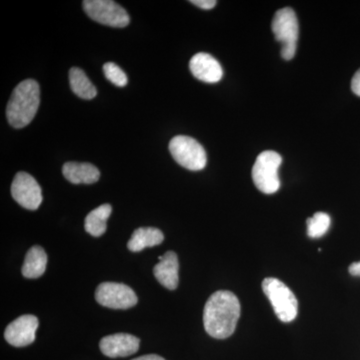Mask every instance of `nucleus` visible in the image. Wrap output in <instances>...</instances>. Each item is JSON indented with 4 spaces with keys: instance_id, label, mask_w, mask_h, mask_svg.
Instances as JSON below:
<instances>
[{
    "instance_id": "nucleus-1",
    "label": "nucleus",
    "mask_w": 360,
    "mask_h": 360,
    "mask_svg": "<svg viewBox=\"0 0 360 360\" xmlns=\"http://www.w3.org/2000/svg\"><path fill=\"white\" fill-rule=\"evenodd\" d=\"M240 316V303L231 291L213 293L203 310L205 329L212 338L225 340L233 335Z\"/></svg>"
},
{
    "instance_id": "nucleus-2",
    "label": "nucleus",
    "mask_w": 360,
    "mask_h": 360,
    "mask_svg": "<svg viewBox=\"0 0 360 360\" xmlns=\"http://www.w3.org/2000/svg\"><path fill=\"white\" fill-rule=\"evenodd\" d=\"M39 84L33 79L20 82L13 90L7 104L6 116L9 124L14 129H22L30 124L39 110Z\"/></svg>"
},
{
    "instance_id": "nucleus-3",
    "label": "nucleus",
    "mask_w": 360,
    "mask_h": 360,
    "mask_svg": "<svg viewBox=\"0 0 360 360\" xmlns=\"http://www.w3.org/2000/svg\"><path fill=\"white\" fill-rule=\"evenodd\" d=\"M262 290L271 302L276 316L281 321H295L298 312V302L292 291L283 281L267 277L262 283Z\"/></svg>"
},
{
    "instance_id": "nucleus-4",
    "label": "nucleus",
    "mask_w": 360,
    "mask_h": 360,
    "mask_svg": "<svg viewBox=\"0 0 360 360\" xmlns=\"http://www.w3.org/2000/svg\"><path fill=\"white\" fill-rule=\"evenodd\" d=\"M271 27L276 39L283 44L281 56L285 60H290L295 58L300 33V26L295 11L286 7L276 11Z\"/></svg>"
},
{
    "instance_id": "nucleus-5",
    "label": "nucleus",
    "mask_w": 360,
    "mask_h": 360,
    "mask_svg": "<svg viewBox=\"0 0 360 360\" xmlns=\"http://www.w3.org/2000/svg\"><path fill=\"white\" fill-rule=\"evenodd\" d=\"M283 158L276 151H264L257 156L252 168V179L258 191L265 194H274L278 191V168Z\"/></svg>"
},
{
    "instance_id": "nucleus-6",
    "label": "nucleus",
    "mask_w": 360,
    "mask_h": 360,
    "mask_svg": "<svg viewBox=\"0 0 360 360\" xmlns=\"http://www.w3.org/2000/svg\"><path fill=\"white\" fill-rule=\"evenodd\" d=\"M169 151L179 165L191 170L200 172L206 165L205 148L193 137L177 135L169 142Z\"/></svg>"
},
{
    "instance_id": "nucleus-7",
    "label": "nucleus",
    "mask_w": 360,
    "mask_h": 360,
    "mask_svg": "<svg viewBox=\"0 0 360 360\" xmlns=\"http://www.w3.org/2000/svg\"><path fill=\"white\" fill-rule=\"evenodd\" d=\"M84 9L92 20L101 25L118 28L129 25L127 11L111 0H85Z\"/></svg>"
},
{
    "instance_id": "nucleus-8",
    "label": "nucleus",
    "mask_w": 360,
    "mask_h": 360,
    "mask_svg": "<svg viewBox=\"0 0 360 360\" xmlns=\"http://www.w3.org/2000/svg\"><path fill=\"white\" fill-rule=\"evenodd\" d=\"M96 300L103 307L112 309H129L139 302L129 286L122 283H103L96 291Z\"/></svg>"
},
{
    "instance_id": "nucleus-9",
    "label": "nucleus",
    "mask_w": 360,
    "mask_h": 360,
    "mask_svg": "<svg viewBox=\"0 0 360 360\" xmlns=\"http://www.w3.org/2000/svg\"><path fill=\"white\" fill-rule=\"evenodd\" d=\"M11 195L18 205L30 210H37L42 202L41 187L32 175L18 172L11 184Z\"/></svg>"
},
{
    "instance_id": "nucleus-10",
    "label": "nucleus",
    "mask_w": 360,
    "mask_h": 360,
    "mask_svg": "<svg viewBox=\"0 0 360 360\" xmlns=\"http://www.w3.org/2000/svg\"><path fill=\"white\" fill-rule=\"evenodd\" d=\"M39 319L32 314L22 315L9 323L4 338L9 345L15 347H25L32 345L37 338Z\"/></svg>"
},
{
    "instance_id": "nucleus-11",
    "label": "nucleus",
    "mask_w": 360,
    "mask_h": 360,
    "mask_svg": "<svg viewBox=\"0 0 360 360\" xmlns=\"http://www.w3.org/2000/svg\"><path fill=\"white\" fill-rule=\"evenodd\" d=\"M141 345V340L129 333H115L105 336L99 342V348L105 356L110 359L127 357L136 354Z\"/></svg>"
},
{
    "instance_id": "nucleus-12",
    "label": "nucleus",
    "mask_w": 360,
    "mask_h": 360,
    "mask_svg": "<svg viewBox=\"0 0 360 360\" xmlns=\"http://www.w3.org/2000/svg\"><path fill=\"white\" fill-rule=\"evenodd\" d=\"M189 68L194 77L206 84H217L224 75L219 61L205 52L195 54L189 63Z\"/></svg>"
},
{
    "instance_id": "nucleus-13",
    "label": "nucleus",
    "mask_w": 360,
    "mask_h": 360,
    "mask_svg": "<svg viewBox=\"0 0 360 360\" xmlns=\"http://www.w3.org/2000/svg\"><path fill=\"white\" fill-rule=\"evenodd\" d=\"M179 264L176 253L167 251L153 269L155 278L161 285L169 290H176L179 286Z\"/></svg>"
},
{
    "instance_id": "nucleus-14",
    "label": "nucleus",
    "mask_w": 360,
    "mask_h": 360,
    "mask_svg": "<svg viewBox=\"0 0 360 360\" xmlns=\"http://www.w3.org/2000/svg\"><path fill=\"white\" fill-rule=\"evenodd\" d=\"M66 179L75 184H92L98 181L101 172L90 163L66 162L63 167Z\"/></svg>"
},
{
    "instance_id": "nucleus-15",
    "label": "nucleus",
    "mask_w": 360,
    "mask_h": 360,
    "mask_svg": "<svg viewBox=\"0 0 360 360\" xmlns=\"http://www.w3.org/2000/svg\"><path fill=\"white\" fill-rule=\"evenodd\" d=\"M165 240L162 231L155 227H141L132 233L127 248L132 252H139L146 248L160 245Z\"/></svg>"
},
{
    "instance_id": "nucleus-16",
    "label": "nucleus",
    "mask_w": 360,
    "mask_h": 360,
    "mask_svg": "<svg viewBox=\"0 0 360 360\" xmlns=\"http://www.w3.org/2000/svg\"><path fill=\"white\" fill-rule=\"evenodd\" d=\"M46 264L47 255L44 248L34 245L26 253L21 271L26 278H39L44 274Z\"/></svg>"
},
{
    "instance_id": "nucleus-17",
    "label": "nucleus",
    "mask_w": 360,
    "mask_h": 360,
    "mask_svg": "<svg viewBox=\"0 0 360 360\" xmlns=\"http://www.w3.org/2000/svg\"><path fill=\"white\" fill-rule=\"evenodd\" d=\"M112 207L110 205L98 206L90 212L85 217L84 229L90 236L99 238L108 229V220L110 219Z\"/></svg>"
},
{
    "instance_id": "nucleus-18",
    "label": "nucleus",
    "mask_w": 360,
    "mask_h": 360,
    "mask_svg": "<svg viewBox=\"0 0 360 360\" xmlns=\"http://www.w3.org/2000/svg\"><path fill=\"white\" fill-rule=\"evenodd\" d=\"M70 82L73 94L85 101H90L96 96L97 90L92 84L84 70L72 68L70 71Z\"/></svg>"
},
{
    "instance_id": "nucleus-19",
    "label": "nucleus",
    "mask_w": 360,
    "mask_h": 360,
    "mask_svg": "<svg viewBox=\"0 0 360 360\" xmlns=\"http://www.w3.org/2000/svg\"><path fill=\"white\" fill-rule=\"evenodd\" d=\"M330 226V217L324 212H316L307 219V234L312 238H319L328 232Z\"/></svg>"
},
{
    "instance_id": "nucleus-20",
    "label": "nucleus",
    "mask_w": 360,
    "mask_h": 360,
    "mask_svg": "<svg viewBox=\"0 0 360 360\" xmlns=\"http://www.w3.org/2000/svg\"><path fill=\"white\" fill-rule=\"evenodd\" d=\"M103 72L105 77L111 82V84L116 85L118 87H123L127 84V75L124 71L116 65L113 63H108L103 65Z\"/></svg>"
},
{
    "instance_id": "nucleus-21",
    "label": "nucleus",
    "mask_w": 360,
    "mask_h": 360,
    "mask_svg": "<svg viewBox=\"0 0 360 360\" xmlns=\"http://www.w3.org/2000/svg\"><path fill=\"white\" fill-rule=\"evenodd\" d=\"M191 4L208 11V9H212L213 7L217 6V2L215 0H191Z\"/></svg>"
},
{
    "instance_id": "nucleus-22",
    "label": "nucleus",
    "mask_w": 360,
    "mask_h": 360,
    "mask_svg": "<svg viewBox=\"0 0 360 360\" xmlns=\"http://www.w3.org/2000/svg\"><path fill=\"white\" fill-rule=\"evenodd\" d=\"M352 89L356 96H360V68L355 73L352 80Z\"/></svg>"
},
{
    "instance_id": "nucleus-23",
    "label": "nucleus",
    "mask_w": 360,
    "mask_h": 360,
    "mask_svg": "<svg viewBox=\"0 0 360 360\" xmlns=\"http://www.w3.org/2000/svg\"><path fill=\"white\" fill-rule=\"evenodd\" d=\"M348 270H349V274H352V276H360V262H354V264L350 265Z\"/></svg>"
},
{
    "instance_id": "nucleus-24",
    "label": "nucleus",
    "mask_w": 360,
    "mask_h": 360,
    "mask_svg": "<svg viewBox=\"0 0 360 360\" xmlns=\"http://www.w3.org/2000/svg\"><path fill=\"white\" fill-rule=\"evenodd\" d=\"M132 360H165L163 357L160 356V355L156 354H148L143 355V356L137 357V359H134Z\"/></svg>"
}]
</instances>
